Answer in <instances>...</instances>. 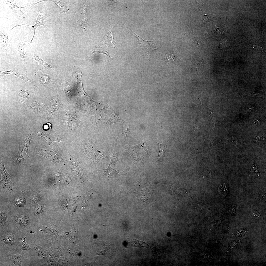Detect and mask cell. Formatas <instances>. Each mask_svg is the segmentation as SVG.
Returning a JSON list of instances; mask_svg holds the SVG:
<instances>
[{"mask_svg":"<svg viewBox=\"0 0 266 266\" xmlns=\"http://www.w3.org/2000/svg\"><path fill=\"white\" fill-rule=\"evenodd\" d=\"M36 10L37 11V12L38 14V16L35 24L33 26L28 25L29 26L32 27L34 30V33L33 36L31 41L29 43V44H30L31 46V45L32 43L35 34L36 29L37 27L40 26H43L45 28L46 27V23L44 19L42 13L37 8H36Z\"/></svg>","mask_w":266,"mask_h":266,"instance_id":"10","label":"cell"},{"mask_svg":"<svg viewBox=\"0 0 266 266\" xmlns=\"http://www.w3.org/2000/svg\"><path fill=\"white\" fill-rule=\"evenodd\" d=\"M34 76L35 78L34 83L36 84H47L50 81L49 76L43 73L41 69L36 71Z\"/></svg>","mask_w":266,"mask_h":266,"instance_id":"9","label":"cell"},{"mask_svg":"<svg viewBox=\"0 0 266 266\" xmlns=\"http://www.w3.org/2000/svg\"><path fill=\"white\" fill-rule=\"evenodd\" d=\"M228 186L226 183H221L218 188V192L219 194L222 196H226L228 193Z\"/></svg>","mask_w":266,"mask_h":266,"instance_id":"19","label":"cell"},{"mask_svg":"<svg viewBox=\"0 0 266 266\" xmlns=\"http://www.w3.org/2000/svg\"><path fill=\"white\" fill-rule=\"evenodd\" d=\"M27 71L25 73L21 74L18 71V69L16 67H14L9 70L5 71H0V74L4 76L8 75L15 76L24 81L25 82L26 84H33L34 83V81L33 80H30L29 78L27 75Z\"/></svg>","mask_w":266,"mask_h":266,"instance_id":"5","label":"cell"},{"mask_svg":"<svg viewBox=\"0 0 266 266\" xmlns=\"http://www.w3.org/2000/svg\"><path fill=\"white\" fill-rule=\"evenodd\" d=\"M87 5L83 4L78 10L77 14V21L84 31H85L89 25L87 22L86 10Z\"/></svg>","mask_w":266,"mask_h":266,"instance_id":"6","label":"cell"},{"mask_svg":"<svg viewBox=\"0 0 266 266\" xmlns=\"http://www.w3.org/2000/svg\"><path fill=\"white\" fill-rule=\"evenodd\" d=\"M247 95L249 97H258L265 98V96L263 94L258 93H256L251 92L248 91L247 92Z\"/></svg>","mask_w":266,"mask_h":266,"instance_id":"31","label":"cell"},{"mask_svg":"<svg viewBox=\"0 0 266 266\" xmlns=\"http://www.w3.org/2000/svg\"><path fill=\"white\" fill-rule=\"evenodd\" d=\"M251 215L255 219H262L263 217L257 211L251 210Z\"/></svg>","mask_w":266,"mask_h":266,"instance_id":"29","label":"cell"},{"mask_svg":"<svg viewBox=\"0 0 266 266\" xmlns=\"http://www.w3.org/2000/svg\"><path fill=\"white\" fill-rule=\"evenodd\" d=\"M6 5L11 12L19 20L23 21L26 19L27 16L21 10V8H25V7H18L16 3V1L14 0H9L7 1Z\"/></svg>","mask_w":266,"mask_h":266,"instance_id":"7","label":"cell"},{"mask_svg":"<svg viewBox=\"0 0 266 266\" xmlns=\"http://www.w3.org/2000/svg\"><path fill=\"white\" fill-rule=\"evenodd\" d=\"M116 164L110 162L107 169H103V170L106 175L110 177H115L118 176L120 173H122L116 171Z\"/></svg>","mask_w":266,"mask_h":266,"instance_id":"11","label":"cell"},{"mask_svg":"<svg viewBox=\"0 0 266 266\" xmlns=\"http://www.w3.org/2000/svg\"><path fill=\"white\" fill-rule=\"evenodd\" d=\"M33 133L31 131L26 139L22 142L18 143L19 149L17 154L14 158L15 163L17 165L22 164L29 157L28 149Z\"/></svg>","mask_w":266,"mask_h":266,"instance_id":"1","label":"cell"},{"mask_svg":"<svg viewBox=\"0 0 266 266\" xmlns=\"http://www.w3.org/2000/svg\"><path fill=\"white\" fill-rule=\"evenodd\" d=\"M113 27L114 26L107 32L106 35V38L113 44V46L115 48H116V43L114 40L113 37Z\"/></svg>","mask_w":266,"mask_h":266,"instance_id":"24","label":"cell"},{"mask_svg":"<svg viewBox=\"0 0 266 266\" xmlns=\"http://www.w3.org/2000/svg\"><path fill=\"white\" fill-rule=\"evenodd\" d=\"M142 186L141 191V196L140 198L144 202H150L151 199L153 191L156 186L152 183L144 184Z\"/></svg>","mask_w":266,"mask_h":266,"instance_id":"4","label":"cell"},{"mask_svg":"<svg viewBox=\"0 0 266 266\" xmlns=\"http://www.w3.org/2000/svg\"><path fill=\"white\" fill-rule=\"evenodd\" d=\"M0 36L3 40V48L6 52L8 40V34L7 33H3L0 34Z\"/></svg>","mask_w":266,"mask_h":266,"instance_id":"21","label":"cell"},{"mask_svg":"<svg viewBox=\"0 0 266 266\" xmlns=\"http://www.w3.org/2000/svg\"><path fill=\"white\" fill-rule=\"evenodd\" d=\"M29 96V93L26 90H22L19 93V97L21 99L24 100L28 98Z\"/></svg>","mask_w":266,"mask_h":266,"instance_id":"28","label":"cell"},{"mask_svg":"<svg viewBox=\"0 0 266 266\" xmlns=\"http://www.w3.org/2000/svg\"><path fill=\"white\" fill-rule=\"evenodd\" d=\"M129 240L130 241L131 246L132 247H145L149 249H151L152 248L150 246L145 243L136 239H132L128 238Z\"/></svg>","mask_w":266,"mask_h":266,"instance_id":"16","label":"cell"},{"mask_svg":"<svg viewBox=\"0 0 266 266\" xmlns=\"http://www.w3.org/2000/svg\"><path fill=\"white\" fill-rule=\"evenodd\" d=\"M127 28L129 30V33L137 42L142 50L147 55L148 60L150 61L153 51L158 49L153 41H148L144 40L130 28Z\"/></svg>","mask_w":266,"mask_h":266,"instance_id":"2","label":"cell"},{"mask_svg":"<svg viewBox=\"0 0 266 266\" xmlns=\"http://www.w3.org/2000/svg\"><path fill=\"white\" fill-rule=\"evenodd\" d=\"M26 237L25 236L19 238L18 245L19 249L22 251L23 250H28L32 249L30 246L31 244H27L25 241Z\"/></svg>","mask_w":266,"mask_h":266,"instance_id":"17","label":"cell"},{"mask_svg":"<svg viewBox=\"0 0 266 266\" xmlns=\"http://www.w3.org/2000/svg\"><path fill=\"white\" fill-rule=\"evenodd\" d=\"M108 47L106 45L101 44L95 46L93 49L91 53L92 54L94 53H103L106 55L108 57L112 58L111 56L107 51Z\"/></svg>","mask_w":266,"mask_h":266,"instance_id":"15","label":"cell"},{"mask_svg":"<svg viewBox=\"0 0 266 266\" xmlns=\"http://www.w3.org/2000/svg\"><path fill=\"white\" fill-rule=\"evenodd\" d=\"M119 0H108L107 6L111 5H114L120 2Z\"/></svg>","mask_w":266,"mask_h":266,"instance_id":"32","label":"cell"},{"mask_svg":"<svg viewBox=\"0 0 266 266\" xmlns=\"http://www.w3.org/2000/svg\"><path fill=\"white\" fill-rule=\"evenodd\" d=\"M39 135L43 137L47 141L48 144H51L54 141V139L51 135L40 133L39 134Z\"/></svg>","mask_w":266,"mask_h":266,"instance_id":"26","label":"cell"},{"mask_svg":"<svg viewBox=\"0 0 266 266\" xmlns=\"http://www.w3.org/2000/svg\"><path fill=\"white\" fill-rule=\"evenodd\" d=\"M16 237L12 232L8 231L0 234V247L9 249L17 247L18 242L15 241Z\"/></svg>","mask_w":266,"mask_h":266,"instance_id":"3","label":"cell"},{"mask_svg":"<svg viewBox=\"0 0 266 266\" xmlns=\"http://www.w3.org/2000/svg\"><path fill=\"white\" fill-rule=\"evenodd\" d=\"M129 125H128L127 128V129L126 130H125L122 132V133L120 134H119L118 135V136L117 139H118V138L119 137H120V136H121L122 135H123V134H124L127 137H128V136H127V132L128 131L130 132V131L128 130Z\"/></svg>","mask_w":266,"mask_h":266,"instance_id":"33","label":"cell"},{"mask_svg":"<svg viewBox=\"0 0 266 266\" xmlns=\"http://www.w3.org/2000/svg\"><path fill=\"white\" fill-rule=\"evenodd\" d=\"M113 152V154L110 157L111 162L116 163L117 161H118V150L117 145V140Z\"/></svg>","mask_w":266,"mask_h":266,"instance_id":"23","label":"cell"},{"mask_svg":"<svg viewBox=\"0 0 266 266\" xmlns=\"http://www.w3.org/2000/svg\"><path fill=\"white\" fill-rule=\"evenodd\" d=\"M16 223L18 227V229L21 230L29 229L30 221L29 218L26 216L22 215H17L14 217Z\"/></svg>","mask_w":266,"mask_h":266,"instance_id":"8","label":"cell"},{"mask_svg":"<svg viewBox=\"0 0 266 266\" xmlns=\"http://www.w3.org/2000/svg\"><path fill=\"white\" fill-rule=\"evenodd\" d=\"M156 143H158L160 145V148L158 157L156 162L162 160V157L165 152V149L166 148V145L164 144H160L157 142H156Z\"/></svg>","mask_w":266,"mask_h":266,"instance_id":"27","label":"cell"},{"mask_svg":"<svg viewBox=\"0 0 266 266\" xmlns=\"http://www.w3.org/2000/svg\"><path fill=\"white\" fill-rule=\"evenodd\" d=\"M108 103L96 115L95 121L96 125L101 120H104L106 117L107 111L109 107Z\"/></svg>","mask_w":266,"mask_h":266,"instance_id":"14","label":"cell"},{"mask_svg":"<svg viewBox=\"0 0 266 266\" xmlns=\"http://www.w3.org/2000/svg\"><path fill=\"white\" fill-rule=\"evenodd\" d=\"M25 49L24 43L21 42L18 44V50L21 59L24 62L27 61L30 58L26 53Z\"/></svg>","mask_w":266,"mask_h":266,"instance_id":"13","label":"cell"},{"mask_svg":"<svg viewBox=\"0 0 266 266\" xmlns=\"http://www.w3.org/2000/svg\"><path fill=\"white\" fill-rule=\"evenodd\" d=\"M11 260L15 266H21L23 259V257L21 255L15 254L11 255Z\"/></svg>","mask_w":266,"mask_h":266,"instance_id":"18","label":"cell"},{"mask_svg":"<svg viewBox=\"0 0 266 266\" xmlns=\"http://www.w3.org/2000/svg\"><path fill=\"white\" fill-rule=\"evenodd\" d=\"M166 61L170 63L174 61L176 58V56L173 54H166Z\"/></svg>","mask_w":266,"mask_h":266,"instance_id":"30","label":"cell"},{"mask_svg":"<svg viewBox=\"0 0 266 266\" xmlns=\"http://www.w3.org/2000/svg\"><path fill=\"white\" fill-rule=\"evenodd\" d=\"M118 122H122V120L120 119L118 115L114 113L112 114L111 116L106 123L113 124Z\"/></svg>","mask_w":266,"mask_h":266,"instance_id":"20","label":"cell"},{"mask_svg":"<svg viewBox=\"0 0 266 266\" xmlns=\"http://www.w3.org/2000/svg\"><path fill=\"white\" fill-rule=\"evenodd\" d=\"M5 214L1 212L0 214V229L5 226L7 221V217Z\"/></svg>","mask_w":266,"mask_h":266,"instance_id":"25","label":"cell"},{"mask_svg":"<svg viewBox=\"0 0 266 266\" xmlns=\"http://www.w3.org/2000/svg\"><path fill=\"white\" fill-rule=\"evenodd\" d=\"M112 245V244L108 245H102L101 248L100 250L98 251L97 252V255H100L106 254L108 250L110 248Z\"/></svg>","mask_w":266,"mask_h":266,"instance_id":"22","label":"cell"},{"mask_svg":"<svg viewBox=\"0 0 266 266\" xmlns=\"http://www.w3.org/2000/svg\"><path fill=\"white\" fill-rule=\"evenodd\" d=\"M30 58L35 60L38 63V65L40 64L43 66L48 69L53 70L54 68L50 65L43 60L39 55L36 54H32Z\"/></svg>","mask_w":266,"mask_h":266,"instance_id":"12","label":"cell"}]
</instances>
